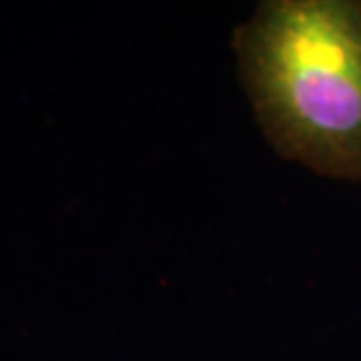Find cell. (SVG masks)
Returning a JSON list of instances; mask_svg holds the SVG:
<instances>
[{"mask_svg": "<svg viewBox=\"0 0 361 361\" xmlns=\"http://www.w3.org/2000/svg\"><path fill=\"white\" fill-rule=\"evenodd\" d=\"M233 45L272 148L322 176L361 180V0H263Z\"/></svg>", "mask_w": 361, "mask_h": 361, "instance_id": "cell-1", "label": "cell"}]
</instances>
